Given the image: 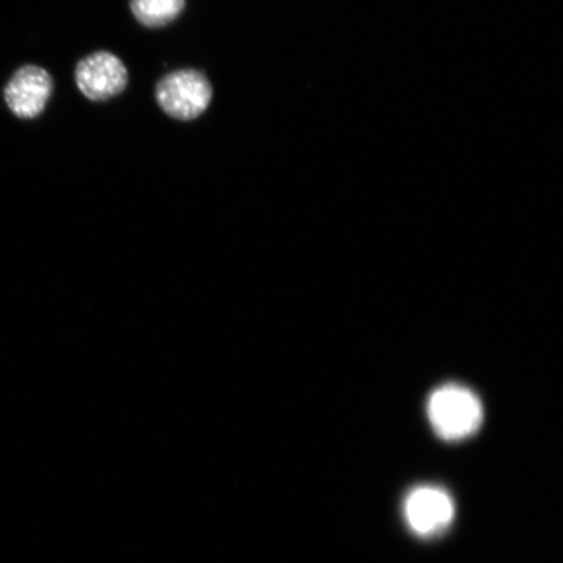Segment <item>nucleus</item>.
Instances as JSON below:
<instances>
[{"label":"nucleus","mask_w":563,"mask_h":563,"mask_svg":"<svg viewBox=\"0 0 563 563\" xmlns=\"http://www.w3.org/2000/svg\"><path fill=\"white\" fill-rule=\"evenodd\" d=\"M428 418L446 441L470 438L481 428L484 413L481 400L466 387L446 385L435 390L428 402Z\"/></svg>","instance_id":"f257e3e1"},{"label":"nucleus","mask_w":563,"mask_h":563,"mask_svg":"<svg viewBox=\"0 0 563 563\" xmlns=\"http://www.w3.org/2000/svg\"><path fill=\"white\" fill-rule=\"evenodd\" d=\"M213 88L208 77L197 69H179L162 77L156 100L168 117L181 122L194 121L209 108Z\"/></svg>","instance_id":"f03ea898"},{"label":"nucleus","mask_w":563,"mask_h":563,"mask_svg":"<svg viewBox=\"0 0 563 563\" xmlns=\"http://www.w3.org/2000/svg\"><path fill=\"white\" fill-rule=\"evenodd\" d=\"M75 80L81 93L93 102H104L129 86V70L117 55L97 52L77 63Z\"/></svg>","instance_id":"7ed1b4c3"},{"label":"nucleus","mask_w":563,"mask_h":563,"mask_svg":"<svg viewBox=\"0 0 563 563\" xmlns=\"http://www.w3.org/2000/svg\"><path fill=\"white\" fill-rule=\"evenodd\" d=\"M408 526L421 538H435L452 525L454 503L449 493L439 487H419L406 498Z\"/></svg>","instance_id":"20e7f679"},{"label":"nucleus","mask_w":563,"mask_h":563,"mask_svg":"<svg viewBox=\"0 0 563 563\" xmlns=\"http://www.w3.org/2000/svg\"><path fill=\"white\" fill-rule=\"evenodd\" d=\"M53 89V77L46 69L27 65L19 68L7 84L4 100L13 115L34 119L44 112Z\"/></svg>","instance_id":"39448f33"},{"label":"nucleus","mask_w":563,"mask_h":563,"mask_svg":"<svg viewBox=\"0 0 563 563\" xmlns=\"http://www.w3.org/2000/svg\"><path fill=\"white\" fill-rule=\"evenodd\" d=\"M130 5L141 25L156 30L178 19L186 9V0H131Z\"/></svg>","instance_id":"423d86ee"}]
</instances>
